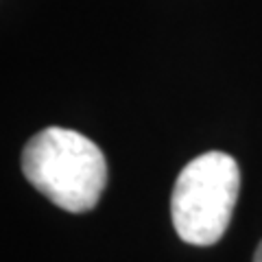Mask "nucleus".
<instances>
[{"instance_id": "nucleus-1", "label": "nucleus", "mask_w": 262, "mask_h": 262, "mask_svg": "<svg viewBox=\"0 0 262 262\" xmlns=\"http://www.w3.org/2000/svg\"><path fill=\"white\" fill-rule=\"evenodd\" d=\"M27 182L66 212L92 210L107 184V162L98 146L79 131L46 127L22 151Z\"/></svg>"}, {"instance_id": "nucleus-2", "label": "nucleus", "mask_w": 262, "mask_h": 262, "mask_svg": "<svg viewBox=\"0 0 262 262\" xmlns=\"http://www.w3.org/2000/svg\"><path fill=\"white\" fill-rule=\"evenodd\" d=\"M241 188V170L232 155L208 151L188 162L170 194V219L188 245H214L232 221Z\"/></svg>"}, {"instance_id": "nucleus-3", "label": "nucleus", "mask_w": 262, "mask_h": 262, "mask_svg": "<svg viewBox=\"0 0 262 262\" xmlns=\"http://www.w3.org/2000/svg\"><path fill=\"white\" fill-rule=\"evenodd\" d=\"M253 262H262V241H260L258 249H256V256H253Z\"/></svg>"}]
</instances>
